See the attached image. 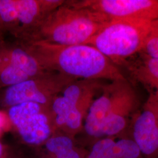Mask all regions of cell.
I'll return each instance as SVG.
<instances>
[{"mask_svg":"<svg viewBox=\"0 0 158 158\" xmlns=\"http://www.w3.org/2000/svg\"><path fill=\"white\" fill-rule=\"evenodd\" d=\"M151 23L130 18L112 19L85 44L94 47L116 65L142 51Z\"/></svg>","mask_w":158,"mask_h":158,"instance_id":"277c9868","label":"cell"},{"mask_svg":"<svg viewBox=\"0 0 158 158\" xmlns=\"http://www.w3.org/2000/svg\"><path fill=\"white\" fill-rule=\"evenodd\" d=\"M46 72L19 41L12 44L0 41V89Z\"/></svg>","mask_w":158,"mask_h":158,"instance_id":"ba28073f","label":"cell"},{"mask_svg":"<svg viewBox=\"0 0 158 158\" xmlns=\"http://www.w3.org/2000/svg\"><path fill=\"white\" fill-rule=\"evenodd\" d=\"M6 32L17 38L19 33L17 0H0V33Z\"/></svg>","mask_w":158,"mask_h":158,"instance_id":"5bb4252c","label":"cell"},{"mask_svg":"<svg viewBox=\"0 0 158 158\" xmlns=\"http://www.w3.org/2000/svg\"><path fill=\"white\" fill-rule=\"evenodd\" d=\"M86 158H145L135 142L131 138L115 141L111 137L97 140Z\"/></svg>","mask_w":158,"mask_h":158,"instance_id":"7c38bea8","label":"cell"},{"mask_svg":"<svg viewBox=\"0 0 158 158\" xmlns=\"http://www.w3.org/2000/svg\"><path fill=\"white\" fill-rule=\"evenodd\" d=\"M5 119L6 118L4 114L0 111V131L2 129L5 124Z\"/></svg>","mask_w":158,"mask_h":158,"instance_id":"e0dca14e","label":"cell"},{"mask_svg":"<svg viewBox=\"0 0 158 158\" xmlns=\"http://www.w3.org/2000/svg\"><path fill=\"white\" fill-rule=\"evenodd\" d=\"M19 42L46 71L57 72L77 80H125L116 65L92 46Z\"/></svg>","mask_w":158,"mask_h":158,"instance_id":"6da1fadb","label":"cell"},{"mask_svg":"<svg viewBox=\"0 0 158 158\" xmlns=\"http://www.w3.org/2000/svg\"><path fill=\"white\" fill-rule=\"evenodd\" d=\"M8 158H17L15 156H9L8 157Z\"/></svg>","mask_w":158,"mask_h":158,"instance_id":"d6986e66","label":"cell"},{"mask_svg":"<svg viewBox=\"0 0 158 158\" xmlns=\"http://www.w3.org/2000/svg\"><path fill=\"white\" fill-rule=\"evenodd\" d=\"M66 2L64 0H17L19 24V33L17 39Z\"/></svg>","mask_w":158,"mask_h":158,"instance_id":"8fae6325","label":"cell"},{"mask_svg":"<svg viewBox=\"0 0 158 158\" xmlns=\"http://www.w3.org/2000/svg\"><path fill=\"white\" fill-rule=\"evenodd\" d=\"M47 158H86L88 153L75 146L73 137L55 131L44 143Z\"/></svg>","mask_w":158,"mask_h":158,"instance_id":"4fadbf2b","label":"cell"},{"mask_svg":"<svg viewBox=\"0 0 158 158\" xmlns=\"http://www.w3.org/2000/svg\"><path fill=\"white\" fill-rule=\"evenodd\" d=\"M100 82L96 80H77L57 96L51 107L55 132L58 131L73 137L83 128V121L94 97L103 87Z\"/></svg>","mask_w":158,"mask_h":158,"instance_id":"5b68a950","label":"cell"},{"mask_svg":"<svg viewBox=\"0 0 158 158\" xmlns=\"http://www.w3.org/2000/svg\"><path fill=\"white\" fill-rule=\"evenodd\" d=\"M145 158H158V100L152 97L133 123L132 138Z\"/></svg>","mask_w":158,"mask_h":158,"instance_id":"30bf717a","label":"cell"},{"mask_svg":"<svg viewBox=\"0 0 158 158\" xmlns=\"http://www.w3.org/2000/svg\"><path fill=\"white\" fill-rule=\"evenodd\" d=\"M4 148L3 145L0 142V158H2L4 155Z\"/></svg>","mask_w":158,"mask_h":158,"instance_id":"ac0fdd59","label":"cell"},{"mask_svg":"<svg viewBox=\"0 0 158 158\" xmlns=\"http://www.w3.org/2000/svg\"><path fill=\"white\" fill-rule=\"evenodd\" d=\"M69 3L101 13L110 20L130 18L152 22L158 19V0H70Z\"/></svg>","mask_w":158,"mask_h":158,"instance_id":"9c48e42d","label":"cell"},{"mask_svg":"<svg viewBox=\"0 0 158 158\" xmlns=\"http://www.w3.org/2000/svg\"><path fill=\"white\" fill-rule=\"evenodd\" d=\"M8 115L23 141L30 145L44 143L55 132L51 108L23 102L9 108Z\"/></svg>","mask_w":158,"mask_h":158,"instance_id":"52a82bcc","label":"cell"},{"mask_svg":"<svg viewBox=\"0 0 158 158\" xmlns=\"http://www.w3.org/2000/svg\"><path fill=\"white\" fill-rule=\"evenodd\" d=\"M142 52L148 56L158 58V19L152 21Z\"/></svg>","mask_w":158,"mask_h":158,"instance_id":"9a60e30c","label":"cell"},{"mask_svg":"<svg viewBox=\"0 0 158 158\" xmlns=\"http://www.w3.org/2000/svg\"><path fill=\"white\" fill-rule=\"evenodd\" d=\"M77 79L55 72L43 74L21 83L4 88L0 94V102L9 108L23 102H32L51 108L57 96Z\"/></svg>","mask_w":158,"mask_h":158,"instance_id":"8992f818","label":"cell"},{"mask_svg":"<svg viewBox=\"0 0 158 158\" xmlns=\"http://www.w3.org/2000/svg\"><path fill=\"white\" fill-rule=\"evenodd\" d=\"M110 21L98 12L72 6L68 0L18 40L61 45L85 44Z\"/></svg>","mask_w":158,"mask_h":158,"instance_id":"7a4b0ae2","label":"cell"},{"mask_svg":"<svg viewBox=\"0 0 158 158\" xmlns=\"http://www.w3.org/2000/svg\"><path fill=\"white\" fill-rule=\"evenodd\" d=\"M102 90V94L90 107L83 128L93 138H113L127 128L137 106L136 97L126 80L111 81L103 85Z\"/></svg>","mask_w":158,"mask_h":158,"instance_id":"3957f363","label":"cell"},{"mask_svg":"<svg viewBox=\"0 0 158 158\" xmlns=\"http://www.w3.org/2000/svg\"><path fill=\"white\" fill-rule=\"evenodd\" d=\"M142 69L141 76L158 86V58L148 57Z\"/></svg>","mask_w":158,"mask_h":158,"instance_id":"2e32d148","label":"cell"}]
</instances>
